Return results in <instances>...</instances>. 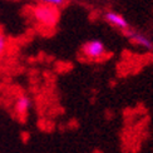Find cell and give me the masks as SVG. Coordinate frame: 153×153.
Returning a JSON list of instances; mask_svg holds the SVG:
<instances>
[{
	"label": "cell",
	"instance_id": "obj_1",
	"mask_svg": "<svg viewBox=\"0 0 153 153\" xmlns=\"http://www.w3.org/2000/svg\"><path fill=\"white\" fill-rule=\"evenodd\" d=\"M34 16L38 22H40L44 25H53L58 19V10L55 9V6L43 4L35 8Z\"/></svg>",
	"mask_w": 153,
	"mask_h": 153
},
{
	"label": "cell",
	"instance_id": "obj_2",
	"mask_svg": "<svg viewBox=\"0 0 153 153\" xmlns=\"http://www.w3.org/2000/svg\"><path fill=\"white\" fill-rule=\"evenodd\" d=\"M104 50H105L104 44L99 40L88 42L84 44V47H83V53L91 59L100 58V56L104 54Z\"/></svg>",
	"mask_w": 153,
	"mask_h": 153
},
{
	"label": "cell",
	"instance_id": "obj_4",
	"mask_svg": "<svg viewBox=\"0 0 153 153\" xmlns=\"http://www.w3.org/2000/svg\"><path fill=\"white\" fill-rule=\"evenodd\" d=\"M30 104H31L30 99L28 97H25V95H22V97H19L15 102V111L19 114H25L29 111Z\"/></svg>",
	"mask_w": 153,
	"mask_h": 153
},
{
	"label": "cell",
	"instance_id": "obj_5",
	"mask_svg": "<svg viewBox=\"0 0 153 153\" xmlns=\"http://www.w3.org/2000/svg\"><path fill=\"white\" fill-rule=\"evenodd\" d=\"M131 40H132L133 43L138 44V45H141V47H143V48H146V49H148V50L153 49L152 42L148 39L147 36H144V35H142V34H138V33L131 34Z\"/></svg>",
	"mask_w": 153,
	"mask_h": 153
},
{
	"label": "cell",
	"instance_id": "obj_3",
	"mask_svg": "<svg viewBox=\"0 0 153 153\" xmlns=\"http://www.w3.org/2000/svg\"><path fill=\"white\" fill-rule=\"evenodd\" d=\"M105 20L109 23V24H112V25H114L116 28H119V29H126L127 27H128V23H127V20L126 19L120 15V14H118V13H114V11H108V13H105Z\"/></svg>",
	"mask_w": 153,
	"mask_h": 153
},
{
	"label": "cell",
	"instance_id": "obj_7",
	"mask_svg": "<svg viewBox=\"0 0 153 153\" xmlns=\"http://www.w3.org/2000/svg\"><path fill=\"white\" fill-rule=\"evenodd\" d=\"M43 4L45 5H50V6H59L64 3V0H40Z\"/></svg>",
	"mask_w": 153,
	"mask_h": 153
},
{
	"label": "cell",
	"instance_id": "obj_6",
	"mask_svg": "<svg viewBox=\"0 0 153 153\" xmlns=\"http://www.w3.org/2000/svg\"><path fill=\"white\" fill-rule=\"evenodd\" d=\"M6 47H8V39H6L5 35L0 34V54H3L5 52Z\"/></svg>",
	"mask_w": 153,
	"mask_h": 153
}]
</instances>
